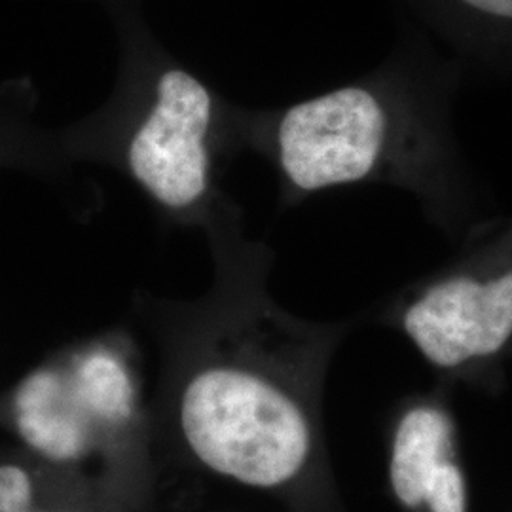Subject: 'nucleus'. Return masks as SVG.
I'll list each match as a JSON object with an SVG mask.
<instances>
[{"mask_svg": "<svg viewBox=\"0 0 512 512\" xmlns=\"http://www.w3.org/2000/svg\"><path fill=\"white\" fill-rule=\"evenodd\" d=\"M205 226L215 255L211 291L154 306L164 355L150 406L156 439L203 475L274 497L287 511L344 512L323 395L353 325L283 310L268 293L272 251L241 238L230 203Z\"/></svg>", "mask_w": 512, "mask_h": 512, "instance_id": "nucleus-1", "label": "nucleus"}, {"mask_svg": "<svg viewBox=\"0 0 512 512\" xmlns=\"http://www.w3.org/2000/svg\"><path fill=\"white\" fill-rule=\"evenodd\" d=\"M463 74L425 40H404L355 82L283 109L239 110V148L272 164L287 207L336 188L387 184L408 192L423 219L458 245L492 211L454 129Z\"/></svg>", "mask_w": 512, "mask_h": 512, "instance_id": "nucleus-2", "label": "nucleus"}, {"mask_svg": "<svg viewBox=\"0 0 512 512\" xmlns=\"http://www.w3.org/2000/svg\"><path fill=\"white\" fill-rule=\"evenodd\" d=\"M12 421L38 459L145 511L156 433L137 349L126 332L82 340L27 374L12 397Z\"/></svg>", "mask_w": 512, "mask_h": 512, "instance_id": "nucleus-3", "label": "nucleus"}, {"mask_svg": "<svg viewBox=\"0 0 512 512\" xmlns=\"http://www.w3.org/2000/svg\"><path fill=\"white\" fill-rule=\"evenodd\" d=\"M238 145L239 114L179 65L122 82L109 109L71 135L74 154L122 169L165 219L200 226L222 205L220 162Z\"/></svg>", "mask_w": 512, "mask_h": 512, "instance_id": "nucleus-4", "label": "nucleus"}, {"mask_svg": "<svg viewBox=\"0 0 512 512\" xmlns=\"http://www.w3.org/2000/svg\"><path fill=\"white\" fill-rule=\"evenodd\" d=\"M456 255L391 294L378 323L399 332L435 384L497 395L512 361V217L478 222Z\"/></svg>", "mask_w": 512, "mask_h": 512, "instance_id": "nucleus-5", "label": "nucleus"}, {"mask_svg": "<svg viewBox=\"0 0 512 512\" xmlns=\"http://www.w3.org/2000/svg\"><path fill=\"white\" fill-rule=\"evenodd\" d=\"M452 393L439 384L410 393L385 423L387 490L401 512H469Z\"/></svg>", "mask_w": 512, "mask_h": 512, "instance_id": "nucleus-6", "label": "nucleus"}, {"mask_svg": "<svg viewBox=\"0 0 512 512\" xmlns=\"http://www.w3.org/2000/svg\"><path fill=\"white\" fill-rule=\"evenodd\" d=\"M467 69L512 76V0H404Z\"/></svg>", "mask_w": 512, "mask_h": 512, "instance_id": "nucleus-7", "label": "nucleus"}, {"mask_svg": "<svg viewBox=\"0 0 512 512\" xmlns=\"http://www.w3.org/2000/svg\"><path fill=\"white\" fill-rule=\"evenodd\" d=\"M18 512H141L137 511L128 501L122 497L112 494L107 488L95 484V482H82L76 486L71 494L61 505L55 507H38L37 501L25 509Z\"/></svg>", "mask_w": 512, "mask_h": 512, "instance_id": "nucleus-8", "label": "nucleus"}, {"mask_svg": "<svg viewBox=\"0 0 512 512\" xmlns=\"http://www.w3.org/2000/svg\"><path fill=\"white\" fill-rule=\"evenodd\" d=\"M40 495L38 478L23 463H0V512L29 509Z\"/></svg>", "mask_w": 512, "mask_h": 512, "instance_id": "nucleus-9", "label": "nucleus"}, {"mask_svg": "<svg viewBox=\"0 0 512 512\" xmlns=\"http://www.w3.org/2000/svg\"><path fill=\"white\" fill-rule=\"evenodd\" d=\"M2 148H4V143L0 141V160H4V158H10V154H6V152H2Z\"/></svg>", "mask_w": 512, "mask_h": 512, "instance_id": "nucleus-10", "label": "nucleus"}, {"mask_svg": "<svg viewBox=\"0 0 512 512\" xmlns=\"http://www.w3.org/2000/svg\"><path fill=\"white\" fill-rule=\"evenodd\" d=\"M287 512H294V511H287Z\"/></svg>", "mask_w": 512, "mask_h": 512, "instance_id": "nucleus-11", "label": "nucleus"}]
</instances>
